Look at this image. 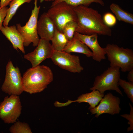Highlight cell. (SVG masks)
Segmentation results:
<instances>
[{
  "instance_id": "ac0fdd59",
  "label": "cell",
  "mask_w": 133,
  "mask_h": 133,
  "mask_svg": "<svg viewBox=\"0 0 133 133\" xmlns=\"http://www.w3.org/2000/svg\"><path fill=\"white\" fill-rule=\"evenodd\" d=\"M51 41L52 47L54 51H63L68 40L62 33L55 27L53 36Z\"/></svg>"
},
{
  "instance_id": "9a60e30c",
  "label": "cell",
  "mask_w": 133,
  "mask_h": 133,
  "mask_svg": "<svg viewBox=\"0 0 133 133\" xmlns=\"http://www.w3.org/2000/svg\"><path fill=\"white\" fill-rule=\"evenodd\" d=\"M0 31L2 33L12 44L14 49H19L25 53L23 39L17 29L16 26H2Z\"/></svg>"
},
{
  "instance_id": "ba28073f",
  "label": "cell",
  "mask_w": 133,
  "mask_h": 133,
  "mask_svg": "<svg viewBox=\"0 0 133 133\" xmlns=\"http://www.w3.org/2000/svg\"><path fill=\"white\" fill-rule=\"evenodd\" d=\"M22 106L19 96H6L0 103V118L6 123H14L21 114Z\"/></svg>"
},
{
  "instance_id": "d6986e66",
  "label": "cell",
  "mask_w": 133,
  "mask_h": 133,
  "mask_svg": "<svg viewBox=\"0 0 133 133\" xmlns=\"http://www.w3.org/2000/svg\"><path fill=\"white\" fill-rule=\"evenodd\" d=\"M32 0H13L9 3L6 16L3 23L4 26H8L11 19L19 7L25 3H30Z\"/></svg>"
},
{
  "instance_id": "d4e9b609",
  "label": "cell",
  "mask_w": 133,
  "mask_h": 133,
  "mask_svg": "<svg viewBox=\"0 0 133 133\" xmlns=\"http://www.w3.org/2000/svg\"><path fill=\"white\" fill-rule=\"evenodd\" d=\"M129 105L130 108V113L129 114H125L120 115L122 117L128 121V123L129 126L127 129L128 132L133 130V108L130 103Z\"/></svg>"
},
{
  "instance_id": "5bb4252c",
  "label": "cell",
  "mask_w": 133,
  "mask_h": 133,
  "mask_svg": "<svg viewBox=\"0 0 133 133\" xmlns=\"http://www.w3.org/2000/svg\"><path fill=\"white\" fill-rule=\"evenodd\" d=\"M55 27L47 12L43 13L38 20L37 23V33L41 38L51 41L54 34Z\"/></svg>"
},
{
  "instance_id": "f1b7e54d",
  "label": "cell",
  "mask_w": 133,
  "mask_h": 133,
  "mask_svg": "<svg viewBox=\"0 0 133 133\" xmlns=\"http://www.w3.org/2000/svg\"><path fill=\"white\" fill-rule=\"evenodd\" d=\"M39 0L40 2H42L43 1H53L54 0Z\"/></svg>"
},
{
  "instance_id": "7402d4cb",
  "label": "cell",
  "mask_w": 133,
  "mask_h": 133,
  "mask_svg": "<svg viewBox=\"0 0 133 133\" xmlns=\"http://www.w3.org/2000/svg\"><path fill=\"white\" fill-rule=\"evenodd\" d=\"M77 27L76 22L73 21L67 22L64 26L62 33L68 41L70 40L73 37Z\"/></svg>"
},
{
  "instance_id": "e0dca14e",
  "label": "cell",
  "mask_w": 133,
  "mask_h": 133,
  "mask_svg": "<svg viewBox=\"0 0 133 133\" xmlns=\"http://www.w3.org/2000/svg\"><path fill=\"white\" fill-rule=\"evenodd\" d=\"M110 8L118 20L133 25L132 14L123 10L118 5L114 3L111 4Z\"/></svg>"
},
{
  "instance_id": "3957f363",
  "label": "cell",
  "mask_w": 133,
  "mask_h": 133,
  "mask_svg": "<svg viewBox=\"0 0 133 133\" xmlns=\"http://www.w3.org/2000/svg\"><path fill=\"white\" fill-rule=\"evenodd\" d=\"M111 66H117L124 72L133 69V51L131 49L108 44L104 48Z\"/></svg>"
},
{
  "instance_id": "277c9868",
  "label": "cell",
  "mask_w": 133,
  "mask_h": 133,
  "mask_svg": "<svg viewBox=\"0 0 133 133\" xmlns=\"http://www.w3.org/2000/svg\"><path fill=\"white\" fill-rule=\"evenodd\" d=\"M120 69L117 66H110L102 74L96 76L90 90H97L102 93L107 90H114L123 96L118 84L120 78Z\"/></svg>"
},
{
  "instance_id": "30bf717a",
  "label": "cell",
  "mask_w": 133,
  "mask_h": 133,
  "mask_svg": "<svg viewBox=\"0 0 133 133\" xmlns=\"http://www.w3.org/2000/svg\"><path fill=\"white\" fill-rule=\"evenodd\" d=\"M100 102L98 106L90 110L92 114H95V117L98 118L104 113L114 115L119 113L121 110L119 106L120 99L111 93L104 95Z\"/></svg>"
},
{
  "instance_id": "603a6c76",
  "label": "cell",
  "mask_w": 133,
  "mask_h": 133,
  "mask_svg": "<svg viewBox=\"0 0 133 133\" xmlns=\"http://www.w3.org/2000/svg\"><path fill=\"white\" fill-rule=\"evenodd\" d=\"M118 85L123 89L124 91L131 101L133 103V82H127L120 78L118 82Z\"/></svg>"
},
{
  "instance_id": "484cf974",
  "label": "cell",
  "mask_w": 133,
  "mask_h": 133,
  "mask_svg": "<svg viewBox=\"0 0 133 133\" xmlns=\"http://www.w3.org/2000/svg\"><path fill=\"white\" fill-rule=\"evenodd\" d=\"M8 8L6 6L0 8V31L7 15Z\"/></svg>"
},
{
  "instance_id": "cb8c5ba5",
  "label": "cell",
  "mask_w": 133,
  "mask_h": 133,
  "mask_svg": "<svg viewBox=\"0 0 133 133\" xmlns=\"http://www.w3.org/2000/svg\"><path fill=\"white\" fill-rule=\"evenodd\" d=\"M102 18L105 24L110 27L115 25L116 22V17L110 13L108 12L105 14Z\"/></svg>"
},
{
  "instance_id": "f546056e",
  "label": "cell",
  "mask_w": 133,
  "mask_h": 133,
  "mask_svg": "<svg viewBox=\"0 0 133 133\" xmlns=\"http://www.w3.org/2000/svg\"><path fill=\"white\" fill-rule=\"evenodd\" d=\"M0 5H1V2H0Z\"/></svg>"
},
{
  "instance_id": "8fae6325",
  "label": "cell",
  "mask_w": 133,
  "mask_h": 133,
  "mask_svg": "<svg viewBox=\"0 0 133 133\" xmlns=\"http://www.w3.org/2000/svg\"><path fill=\"white\" fill-rule=\"evenodd\" d=\"M54 51L49 41L40 38L35 50L25 55L24 58L34 67L39 65L45 59L50 58Z\"/></svg>"
},
{
  "instance_id": "7c38bea8",
  "label": "cell",
  "mask_w": 133,
  "mask_h": 133,
  "mask_svg": "<svg viewBox=\"0 0 133 133\" xmlns=\"http://www.w3.org/2000/svg\"><path fill=\"white\" fill-rule=\"evenodd\" d=\"M74 35L91 49L93 53L92 58L94 60L100 62L102 60L105 59L106 52L104 48H102L99 43L98 34L86 35L75 32Z\"/></svg>"
},
{
  "instance_id": "4fadbf2b",
  "label": "cell",
  "mask_w": 133,
  "mask_h": 133,
  "mask_svg": "<svg viewBox=\"0 0 133 133\" xmlns=\"http://www.w3.org/2000/svg\"><path fill=\"white\" fill-rule=\"evenodd\" d=\"M104 95V93H101L98 90H94L91 92L81 95L76 100L72 101L68 100L66 102L63 103L56 101L54 104L55 106L59 107L67 106L73 102H76L79 103L86 102L88 103L90 105L88 109L90 110L94 108L98 105Z\"/></svg>"
},
{
  "instance_id": "52a82bcc",
  "label": "cell",
  "mask_w": 133,
  "mask_h": 133,
  "mask_svg": "<svg viewBox=\"0 0 133 133\" xmlns=\"http://www.w3.org/2000/svg\"><path fill=\"white\" fill-rule=\"evenodd\" d=\"M6 70L1 91L9 95L19 96L24 91L22 77L19 68L15 66L10 60L6 66Z\"/></svg>"
},
{
  "instance_id": "6da1fadb",
  "label": "cell",
  "mask_w": 133,
  "mask_h": 133,
  "mask_svg": "<svg viewBox=\"0 0 133 133\" xmlns=\"http://www.w3.org/2000/svg\"><path fill=\"white\" fill-rule=\"evenodd\" d=\"M74 10L77 17L76 32L86 35H111L112 30L105 24L98 11L83 5L74 7Z\"/></svg>"
},
{
  "instance_id": "5b68a950",
  "label": "cell",
  "mask_w": 133,
  "mask_h": 133,
  "mask_svg": "<svg viewBox=\"0 0 133 133\" xmlns=\"http://www.w3.org/2000/svg\"><path fill=\"white\" fill-rule=\"evenodd\" d=\"M74 7L62 2L50 6L47 13L56 28L62 33L64 26L67 22L71 21L77 22Z\"/></svg>"
},
{
  "instance_id": "8992f818",
  "label": "cell",
  "mask_w": 133,
  "mask_h": 133,
  "mask_svg": "<svg viewBox=\"0 0 133 133\" xmlns=\"http://www.w3.org/2000/svg\"><path fill=\"white\" fill-rule=\"evenodd\" d=\"M34 0V7L28 22L23 26L20 23L16 25L17 30L23 39L25 47H28L32 43L34 47H36L40 39L37 32V23L40 6H37V0Z\"/></svg>"
},
{
  "instance_id": "4316f807",
  "label": "cell",
  "mask_w": 133,
  "mask_h": 133,
  "mask_svg": "<svg viewBox=\"0 0 133 133\" xmlns=\"http://www.w3.org/2000/svg\"><path fill=\"white\" fill-rule=\"evenodd\" d=\"M128 72L127 76V79L128 81L133 82V69Z\"/></svg>"
},
{
  "instance_id": "7a4b0ae2",
  "label": "cell",
  "mask_w": 133,
  "mask_h": 133,
  "mask_svg": "<svg viewBox=\"0 0 133 133\" xmlns=\"http://www.w3.org/2000/svg\"><path fill=\"white\" fill-rule=\"evenodd\" d=\"M53 77L51 69L47 66L32 67L22 77L23 91L30 94L41 92L53 81Z\"/></svg>"
},
{
  "instance_id": "ffe728a7",
  "label": "cell",
  "mask_w": 133,
  "mask_h": 133,
  "mask_svg": "<svg viewBox=\"0 0 133 133\" xmlns=\"http://www.w3.org/2000/svg\"><path fill=\"white\" fill-rule=\"evenodd\" d=\"M62 2H64L74 7L81 5L88 6L93 2L99 3L102 6L104 5V2L102 0H54L51 6Z\"/></svg>"
},
{
  "instance_id": "2e32d148",
  "label": "cell",
  "mask_w": 133,
  "mask_h": 133,
  "mask_svg": "<svg viewBox=\"0 0 133 133\" xmlns=\"http://www.w3.org/2000/svg\"><path fill=\"white\" fill-rule=\"evenodd\" d=\"M63 51L69 53H81L88 57L93 56L92 52L87 46L74 35L71 40L68 41Z\"/></svg>"
},
{
  "instance_id": "83f0119b",
  "label": "cell",
  "mask_w": 133,
  "mask_h": 133,
  "mask_svg": "<svg viewBox=\"0 0 133 133\" xmlns=\"http://www.w3.org/2000/svg\"><path fill=\"white\" fill-rule=\"evenodd\" d=\"M13 0H0V8L6 6Z\"/></svg>"
},
{
  "instance_id": "9c48e42d",
  "label": "cell",
  "mask_w": 133,
  "mask_h": 133,
  "mask_svg": "<svg viewBox=\"0 0 133 133\" xmlns=\"http://www.w3.org/2000/svg\"><path fill=\"white\" fill-rule=\"evenodd\" d=\"M50 58L55 65L71 72L80 73L83 69L78 56L63 51H54Z\"/></svg>"
},
{
  "instance_id": "44dd1931",
  "label": "cell",
  "mask_w": 133,
  "mask_h": 133,
  "mask_svg": "<svg viewBox=\"0 0 133 133\" xmlns=\"http://www.w3.org/2000/svg\"><path fill=\"white\" fill-rule=\"evenodd\" d=\"M11 133H32L29 124L24 122L16 121L9 128Z\"/></svg>"
}]
</instances>
